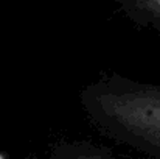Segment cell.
Returning <instances> with one entry per match:
<instances>
[{"mask_svg":"<svg viewBox=\"0 0 160 159\" xmlns=\"http://www.w3.org/2000/svg\"><path fill=\"white\" fill-rule=\"evenodd\" d=\"M118 11L137 27L160 36V0H112Z\"/></svg>","mask_w":160,"mask_h":159,"instance_id":"obj_2","label":"cell"},{"mask_svg":"<svg viewBox=\"0 0 160 159\" xmlns=\"http://www.w3.org/2000/svg\"><path fill=\"white\" fill-rule=\"evenodd\" d=\"M2 158H3V155H2V153H0V159H2Z\"/></svg>","mask_w":160,"mask_h":159,"instance_id":"obj_3","label":"cell"},{"mask_svg":"<svg viewBox=\"0 0 160 159\" xmlns=\"http://www.w3.org/2000/svg\"><path fill=\"white\" fill-rule=\"evenodd\" d=\"M81 106L104 137L160 158V86L101 75L81 91Z\"/></svg>","mask_w":160,"mask_h":159,"instance_id":"obj_1","label":"cell"}]
</instances>
